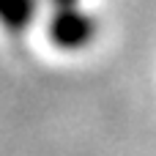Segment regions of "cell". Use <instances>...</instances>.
Wrapping results in <instances>:
<instances>
[{
  "label": "cell",
  "mask_w": 156,
  "mask_h": 156,
  "mask_svg": "<svg viewBox=\"0 0 156 156\" xmlns=\"http://www.w3.org/2000/svg\"><path fill=\"white\" fill-rule=\"evenodd\" d=\"M49 33H52V41H55L58 47L77 49V47H82V44L90 41V36H93V22H90L85 14H77V11L66 8V11H60V14L52 19Z\"/></svg>",
  "instance_id": "1"
},
{
  "label": "cell",
  "mask_w": 156,
  "mask_h": 156,
  "mask_svg": "<svg viewBox=\"0 0 156 156\" xmlns=\"http://www.w3.org/2000/svg\"><path fill=\"white\" fill-rule=\"evenodd\" d=\"M30 8H33L30 0H0V19H3V25H8L11 30H19V27L27 25Z\"/></svg>",
  "instance_id": "2"
},
{
  "label": "cell",
  "mask_w": 156,
  "mask_h": 156,
  "mask_svg": "<svg viewBox=\"0 0 156 156\" xmlns=\"http://www.w3.org/2000/svg\"><path fill=\"white\" fill-rule=\"evenodd\" d=\"M55 3H58V5H63V8H71V5H74V0H55Z\"/></svg>",
  "instance_id": "3"
}]
</instances>
